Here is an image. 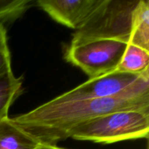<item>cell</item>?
Here are the masks:
<instances>
[{
    "label": "cell",
    "instance_id": "cell-13",
    "mask_svg": "<svg viewBox=\"0 0 149 149\" xmlns=\"http://www.w3.org/2000/svg\"><path fill=\"white\" fill-rule=\"evenodd\" d=\"M36 149H67V148H61V147H58L57 145H51V144L43 143H42V144H41V145L39 146Z\"/></svg>",
    "mask_w": 149,
    "mask_h": 149
},
{
    "label": "cell",
    "instance_id": "cell-6",
    "mask_svg": "<svg viewBox=\"0 0 149 149\" xmlns=\"http://www.w3.org/2000/svg\"><path fill=\"white\" fill-rule=\"evenodd\" d=\"M102 0H37L36 4L54 20L71 29H79Z\"/></svg>",
    "mask_w": 149,
    "mask_h": 149
},
{
    "label": "cell",
    "instance_id": "cell-10",
    "mask_svg": "<svg viewBox=\"0 0 149 149\" xmlns=\"http://www.w3.org/2000/svg\"><path fill=\"white\" fill-rule=\"evenodd\" d=\"M149 52L128 44L116 71L141 74L148 71Z\"/></svg>",
    "mask_w": 149,
    "mask_h": 149
},
{
    "label": "cell",
    "instance_id": "cell-5",
    "mask_svg": "<svg viewBox=\"0 0 149 149\" xmlns=\"http://www.w3.org/2000/svg\"><path fill=\"white\" fill-rule=\"evenodd\" d=\"M144 73L135 74L116 71L98 78L89 79L48 103L61 105L116 95L133 84Z\"/></svg>",
    "mask_w": 149,
    "mask_h": 149
},
{
    "label": "cell",
    "instance_id": "cell-12",
    "mask_svg": "<svg viewBox=\"0 0 149 149\" xmlns=\"http://www.w3.org/2000/svg\"><path fill=\"white\" fill-rule=\"evenodd\" d=\"M12 68L11 55L7 44L5 26L0 23V75Z\"/></svg>",
    "mask_w": 149,
    "mask_h": 149
},
{
    "label": "cell",
    "instance_id": "cell-8",
    "mask_svg": "<svg viewBox=\"0 0 149 149\" xmlns=\"http://www.w3.org/2000/svg\"><path fill=\"white\" fill-rule=\"evenodd\" d=\"M23 77H16L12 68L0 75V119L8 116L10 106L23 93Z\"/></svg>",
    "mask_w": 149,
    "mask_h": 149
},
{
    "label": "cell",
    "instance_id": "cell-11",
    "mask_svg": "<svg viewBox=\"0 0 149 149\" xmlns=\"http://www.w3.org/2000/svg\"><path fill=\"white\" fill-rule=\"evenodd\" d=\"M33 3L31 0H0V23L4 26L15 22Z\"/></svg>",
    "mask_w": 149,
    "mask_h": 149
},
{
    "label": "cell",
    "instance_id": "cell-2",
    "mask_svg": "<svg viewBox=\"0 0 149 149\" xmlns=\"http://www.w3.org/2000/svg\"><path fill=\"white\" fill-rule=\"evenodd\" d=\"M140 0H102L85 23L73 34L70 46L101 39L129 44Z\"/></svg>",
    "mask_w": 149,
    "mask_h": 149
},
{
    "label": "cell",
    "instance_id": "cell-4",
    "mask_svg": "<svg viewBox=\"0 0 149 149\" xmlns=\"http://www.w3.org/2000/svg\"><path fill=\"white\" fill-rule=\"evenodd\" d=\"M127 45L120 41L101 39L77 46L69 45L64 58L92 79L116 71Z\"/></svg>",
    "mask_w": 149,
    "mask_h": 149
},
{
    "label": "cell",
    "instance_id": "cell-1",
    "mask_svg": "<svg viewBox=\"0 0 149 149\" xmlns=\"http://www.w3.org/2000/svg\"><path fill=\"white\" fill-rule=\"evenodd\" d=\"M122 111H149V72L116 95L61 105L48 102L14 122L43 143L57 145L68 138L71 130L93 118Z\"/></svg>",
    "mask_w": 149,
    "mask_h": 149
},
{
    "label": "cell",
    "instance_id": "cell-7",
    "mask_svg": "<svg viewBox=\"0 0 149 149\" xmlns=\"http://www.w3.org/2000/svg\"><path fill=\"white\" fill-rule=\"evenodd\" d=\"M42 142L9 116L0 119V149H36Z\"/></svg>",
    "mask_w": 149,
    "mask_h": 149
},
{
    "label": "cell",
    "instance_id": "cell-9",
    "mask_svg": "<svg viewBox=\"0 0 149 149\" xmlns=\"http://www.w3.org/2000/svg\"><path fill=\"white\" fill-rule=\"evenodd\" d=\"M129 44L149 52V1L140 0L134 16Z\"/></svg>",
    "mask_w": 149,
    "mask_h": 149
},
{
    "label": "cell",
    "instance_id": "cell-3",
    "mask_svg": "<svg viewBox=\"0 0 149 149\" xmlns=\"http://www.w3.org/2000/svg\"><path fill=\"white\" fill-rule=\"evenodd\" d=\"M149 111H122L102 115L79 124L69 131L68 138L111 144L148 138Z\"/></svg>",
    "mask_w": 149,
    "mask_h": 149
},
{
    "label": "cell",
    "instance_id": "cell-14",
    "mask_svg": "<svg viewBox=\"0 0 149 149\" xmlns=\"http://www.w3.org/2000/svg\"><path fill=\"white\" fill-rule=\"evenodd\" d=\"M147 149H148V147H147Z\"/></svg>",
    "mask_w": 149,
    "mask_h": 149
}]
</instances>
